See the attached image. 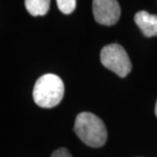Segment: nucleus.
<instances>
[{
  "label": "nucleus",
  "mask_w": 157,
  "mask_h": 157,
  "mask_svg": "<svg viewBox=\"0 0 157 157\" xmlns=\"http://www.w3.org/2000/svg\"><path fill=\"white\" fill-rule=\"evenodd\" d=\"M74 131L78 138L87 146L100 148L107 141V130L100 117L92 112H81L75 121Z\"/></svg>",
  "instance_id": "1"
},
{
  "label": "nucleus",
  "mask_w": 157,
  "mask_h": 157,
  "mask_svg": "<svg viewBox=\"0 0 157 157\" xmlns=\"http://www.w3.org/2000/svg\"><path fill=\"white\" fill-rule=\"evenodd\" d=\"M64 95V84L53 74L40 77L33 89V99L42 108H53L61 102Z\"/></svg>",
  "instance_id": "2"
},
{
  "label": "nucleus",
  "mask_w": 157,
  "mask_h": 157,
  "mask_svg": "<svg viewBox=\"0 0 157 157\" xmlns=\"http://www.w3.org/2000/svg\"><path fill=\"white\" fill-rule=\"evenodd\" d=\"M100 61L103 67L113 71L119 78H125L132 71V62L127 51L117 43L103 47L100 52Z\"/></svg>",
  "instance_id": "3"
},
{
  "label": "nucleus",
  "mask_w": 157,
  "mask_h": 157,
  "mask_svg": "<svg viewBox=\"0 0 157 157\" xmlns=\"http://www.w3.org/2000/svg\"><path fill=\"white\" fill-rule=\"evenodd\" d=\"M92 7L95 21L103 26H113L121 17V6L115 0H94Z\"/></svg>",
  "instance_id": "4"
},
{
  "label": "nucleus",
  "mask_w": 157,
  "mask_h": 157,
  "mask_svg": "<svg viewBox=\"0 0 157 157\" xmlns=\"http://www.w3.org/2000/svg\"><path fill=\"white\" fill-rule=\"evenodd\" d=\"M135 23L145 37L157 36V15L145 10L138 11L134 17Z\"/></svg>",
  "instance_id": "5"
},
{
  "label": "nucleus",
  "mask_w": 157,
  "mask_h": 157,
  "mask_svg": "<svg viewBox=\"0 0 157 157\" xmlns=\"http://www.w3.org/2000/svg\"><path fill=\"white\" fill-rule=\"evenodd\" d=\"M25 6L29 13L33 17L45 15L50 8L49 0H26Z\"/></svg>",
  "instance_id": "6"
},
{
  "label": "nucleus",
  "mask_w": 157,
  "mask_h": 157,
  "mask_svg": "<svg viewBox=\"0 0 157 157\" xmlns=\"http://www.w3.org/2000/svg\"><path fill=\"white\" fill-rule=\"evenodd\" d=\"M56 4L59 10L64 14H71L77 7L76 0H57Z\"/></svg>",
  "instance_id": "7"
},
{
  "label": "nucleus",
  "mask_w": 157,
  "mask_h": 157,
  "mask_svg": "<svg viewBox=\"0 0 157 157\" xmlns=\"http://www.w3.org/2000/svg\"><path fill=\"white\" fill-rule=\"evenodd\" d=\"M51 157H73V155L67 148H59L53 151Z\"/></svg>",
  "instance_id": "8"
},
{
  "label": "nucleus",
  "mask_w": 157,
  "mask_h": 157,
  "mask_svg": "<svg viewBox=\"0 0 157 157\" xmlns=\"http://www.w3.org/2000/svg\"><path fill=\"white\" fill-rule=\"evenodd\" d=\"M155 115L157 117V100H156V104H155Z\"/></svg>",
  "instance_id": "9"
}]
</instances>
